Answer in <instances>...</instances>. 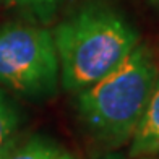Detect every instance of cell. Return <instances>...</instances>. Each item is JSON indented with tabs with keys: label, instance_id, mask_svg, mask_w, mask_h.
I'll return each instance as SVG.
<instances>
[{
	"label": "cell",
	"instance_id": "10",
	"mask_svg": "<svg viewBox=\"0 0 159 159\" xmlns=\"http://www.w3.org/2000/svg\"><path fill=\"white\" fill-rule=\"evenodd\" d=\"M153 2H159V0H153Z\"/></svg>",
	"mask_w": 159,
	"mask_h": 159
},
{
	"label": "cell",
	"instance_id": "3",
	"mask_svg": "<svg viewBox=\"0 0 159 159\" xmlns=\"http://www.w3.org/2000/svg\"><path fill=\"white\" fill-rule=\"evenodd\" d=\"M60 63L54 36L41 26L8 23L0 28V84L41 101L55 94Z\"/></svg>",
	"mask_w": 159,
	"mask_h": 159
},
{
	"label": "cell",
	"instance_id": "8",
	"mask_svg": "<svg viewBox=\"0 0 159 159\" xmlns=\"http://www.w3.org/2000/svg\"><path fill=\"white\" fill-rule=\"evenodd\" d=\"M55 159H76V157H73V156L68 154V153H62V151H60V154L57 156Z\"/></svg>",
	"mask_w": 159,
	"mask_h": 159
},
{
	"label": "cell",
	"instance_id": "6",
	"mask_svg": "<svg viewBox=\"0 0 159 159\" xmlns=\"http://www.w3.org/2000/svg\"><path fill=\"white\" fill-rule=\"evenodd\" d=\"M21 124V114L7 93L0 88V151L18 135Z\"/></svg>",
	"mask_w": 159,
	"mask_h": 159
},
{
	"label": "cell",
	"instance_id": "9",
	"mask_svg": "<svg viewBox=\"0 0 159 159\" xmlns=\"http://www.w3.org/2000/svg\"><path fill=\"white\" fill-rule=\"evenodd\" d=\"M102 159H124V157L119 156V154H107V156H104Z\"/></svg>",
	"mask_w": 159,
	"mask_h": 159
},
{
	"label": "cell",
	"instance_id": "7",
	"mask_svg": "<svg viewBox=\"0 0 159 159\" xmlns=\"http://www.w3.org/2000/svg\"><path fill=\"white\" fill-rule=\"evenodd\" d=\"M11 2L16 3L18 7H25L28 10H33L39 13V15H47L55 8V5L60 0H11Z\"/></svg>",
	"mask_w": 159,
	"mask_h": 159
},
{
	"label": "cell",
	"instance_id": "1",
	"mask_svg": "<svg viewBox=\"0 0 159 159\" xmlns=\"http://www.w3.org/2000/svg\"><path fill=\"white\" fill-rule=\"evenodd\" d=\"M67 91H81L107 75L138 46V34L106 3H89L52 33Z\"/></svg>",
	"mask_w": 159,
	"mask_h": 159
},
{
	"label": "cell",
	"instance_id": "4",
	"mask_svg": "<svg viewBox=\"0 0 159 159\" xmlns=\"http://www.w3.org/2000/svg\"><path fill=\"white\" fill-rule=\"evenodd\" d=\"M159 153V75L153 84L141 120L130 140V157H146Z\"/></svg>",
	"mask_w": 159,
	"mask_h": 159
},
{
	"label": "cell",
	"instance_id": "2",
	"mask_svg": "<svg viewBox=\"0 0 159 159\" xmlns=\"http://www.w3.org/2000/svg\"><path fill=\"white\" fill-rule=\"evenodd\" d=\"M153 55L136 46L107 75L78 91L76 109L98 141L117 148L132 140L156 81Z\"/></svg>",
	"mask_w": 159,
	"mask_h": 159
},
{
	"label": "cell",
	"instance_id": "5",
	"mask_svg": "<svg viewBox=\"0 0 159 159\" xmlns=\"http://www.w3.org/2000/svg\"><path fill=\"white\" fill-rule=\"evenodd\" d=\"M60 154V148L41 135H16L0 151V159H55Z\"/></svg>",
	"mask_w": 159,
	"mask_h": 159
}]
</instances>
